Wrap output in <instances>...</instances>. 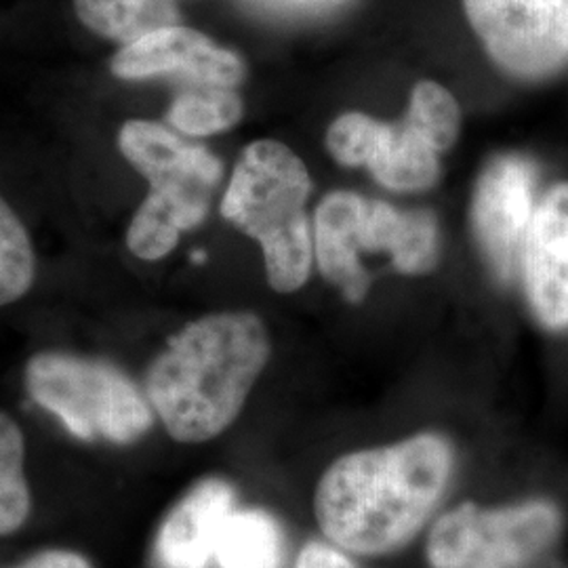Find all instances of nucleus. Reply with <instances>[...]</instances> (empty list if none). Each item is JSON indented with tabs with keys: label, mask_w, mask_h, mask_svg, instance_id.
Returning a JSON list of instances; mask_svg holds the SVG:
<instances>
[{
	"label": "nucleus",
	"mask_w": 568,
	"mask_h": 568,
	"mask_svg": "<svg viewBox=\"0 0 568 568\" xmlns=\"http://www.w3.org/2000/svg\"><path fill=\"white\" fill-rule=\"evenodd\" d=\"M453 466V447L438 434L347 453L316 485V523L344 551L366 558L394 554L426 527L447 493Z\"/></svg>",
	"instance_id": "1"
},
{
	"label": "nucleus",
	"mask_w": 568,
	"mask_h": 568,
	"mask_svg": "<svg viewBox=\"0 0 568 568\" xmlns=\"http://www.w3.org/2000/svg\"><path fill=\"white\" fill-rule=\"evenodd\" d=\"M270 354V333L257 314H206L152 361L145 398L173 440L203 445L239 419Z\"/></svg>",
	"instance_id": "2"
},
{
	"label": "nucleus",
	"mask_w": 568,
	"mask_h": 568,
	"mask_svg": "<svg viewBox=\"0 0 568 568\" xmlns=\"http://www.w3.org/2000/svg\"><path fill=\"white\" fill-rule=\"evenodd\" d=\"M310 192L304 161L283 142L257 140L244 148L222 199L225 220L262 244L267 283L276 293L300 291L312 272Z\"/></svg>",
	"instance_id": "3"
},
{
	"label": "nucleus",
	"mask_w": 568,
	"mask_h": 568,
	"mask_svg": "<svg viewBox=\"0 0 568 568\" xmlns=\"http://www.w3.org/2000/svg\"><path fill=\"white\" fill-rule=\"evenodd\" d=\"M126 163L150 182V194L126 230L129 251L143 262L166 257L183 232L203 224L224 164L161 122L129 121L119 133Z\"/></svg>",
	"instance_id": "4"
},
{
	"label": "nucleus",
	"mask_w": 568,
	"mask_h": 568,
	"mask_svg": "<svg viewBox=\"0 0 568 568\" xmlns=\"http://www.w3.org/2000/svg\"><path fill=\"white\" fill-rule=\"evenodd\" d=\"M312 243L321 274L349 304H361L371 286L361 253H389L398 272L427 274L438 260V225L429 211L333 192L316 209Z\"/></svg>",
	"instance_id": "5"
},
{
	"label": "nucleus",
	"mask_w": 568,
	"mask_h": 568,
	"mask_svg": "<svg viewBox=\"0 0 568 568\" xmlns=\"http://www.w3.org/2000/svg\"><path fill=\"white\" fill-rule=\"evenodd\" d=\"M462 110L443 84L422 81L400 122L347 112L326 131L328 154L344 166H366L389 190L413 192L438 182V156L459 138Z\"/></svg>",
	"instance_id": "6"
},
{
	"label": "nucleus",
	"mask_w": 568,
	"mask_h": 568,
	"mask_svg": "<svg viewBox=\"0 0 568 568\" xmlns=\"http://www.w3.org/2000/svg\"><path fill=\"white\" fill-rule=\"evenodd\" d=\"M23 377L30 398L84 443L126 447L154 426L145 394L105 361L41 352L28 361Z\"/></svg>",
	"instance_id": "7"
},
{
	"label": "nucleus",
	"mask_w": 568,
	"mask_h": 568,
	"mask_svg": "<svg viewBox=\"0 0 568 568\" xmlns=\"http://www.w3.org/2000/svg\"><path fill=\"white\" fill-rule=\"evenodd\" d=\"M562 528L560 509L537 499L506 508L464 504L440 516L427 535L432 568H528Z\"/></svg>",
	"instance_id": "8"
},
{
	"label": "nucleus",
	"mask_w": 568,
	"mask_h": 568,
	"mask_svg": "<svg viewBox=\"0 0 568 568\" xmlns=\"http://www.w3.org/2000/svg\"><path fill=\"white\" fill-rule=\"evenodd\" d=\"M490 58L520 79H544L568 60V0H464Z\"/></svg>",
	"instance_id": "9"
},
{
	"label": "nucleus",
	"mask_w": 568,
	"mask_h": 568,
	"mask_svg": "<svg viewBox=\"0 0 568 568\" xmlns=\"http://www.w3.org/2000/svg\"><path fill=\"white\" fill-rule=\"evenodd\" d=\"M535 201L537 166L518 154L493 159L476 183L471 201L474 234L490 270L504 283H511L523 270Z\"/></svg>",
	"instance_id": "10"
},
{
	"label": "nucleus",
	"mask_w": 568,
	"mask_h": 568,
	"mask_svg": "<svg viewBox=\"0 0 568 568\" xmlns=\"http://www.w3.org/2000/svg\"><path fill=\"white\" fill-rule=\"evenodd\" d=\"M122 81L171 77L183 84H213L236 89L246 79L244 61L187 26H169L143 39L122 44L110 61Z\"/></svg>",
	"instance_id": "11"
},
{
	"label": "nucleus",
	"mask_w": 568,
	"mask_h": 568,
	"mask_svg": "<svg viewBox=\"0 0 568 568\" xmlns=\"http://www.w3.org/2000/svg\"><path fill=\"white\" fill-rule=\"evenodd\" d=\"M520 272L537 321L551 331L568 328V183L537 204Z\"/></svg>",
	"instance_id": "12"
},
{
	"label": "nucleus",
	"mask_w": 568,
	"mask_h": 568,
	"mask_svg": "<svg viewBox=\"0 0 568 568\" xmlns=\"http://www.w3.org/2000/svg\"><path fill=\"white\" fill-rule=\"evenodd\" d=\"M236 509L230 483L206 478L192 488L164 518L156 537L161 568H209L225 518Z\"/></svg>",
	"instance_id": "13"
},
{
	"label": "nucleus",
	"mask_w": 568,
	"mask_h": 568,
	"mask_svg": "<svg viewBox=\"0 0 568 568\" xmlns=\"http://www.w3.org/2000/svg\"><path fill=\"white\" fill-rule=\"evenodd\" d=\"M74 11L91 32L121 44L182 23L180 0H74Z\"/></svg>",
	"instance_id": "14"
},
{
	"label": "nucleus",
	"mask_w": 568,
	"mask_h": 568,
	"mask_svg": "<svg viewBox=\"0 0 568 568\" xmlns=\"http://www.w3.org/2000/svg\"><path fill=\"white\" fill-rule=\"evenodd\" d=\"M284 532L264 509H234L215 546L220 568H281Z\"/></svg>",
	"instance_id": "15"
},
{
	"label": "nucleus",
	"mask_w": 568,
	"mask_h": 568,
	"mask_svg": "<svg viewBox=\"0 0 568 568\" xmlns=\"http://www.w3.org/2000/svg\"><path fill=\"white\" fill-rule=\"evenodd\" d=\"M244 103L236 89L183 84L166 112L169 124L190 138L217 135L243 121Z\"/></svg>",
	"instance_id": "16"
},
{
	"label": "nucleus",
	"mask_w": 568,
	"mask_h": 568,
	"mask_svg": "<svg viewBox=\"0 0 568 568\" xmlns=\"http://www.w3.org/2000/svg\"><path fill=\"white\" fill-rule=\"evenodd\" d=\"M26 440L18 422L0 410V537L23 527L32 497L26 480Z\"/></svg>",
	"instance_id": "17"
},
{
	"label": "nucleus",
	"mask_w": 568,
	"mask_h": 568,
	"mask_svg": "<svg viewBox=\"0 0 568 568\" xmlns=\"http://www.w3.org/2000/svg\"><path fill=\"white\" fill-rule=\"evenodd\" d=\"M37 278V253L18 213L0 196V307L16 304Z\"/></svg>",
	"instance_id": "18"
},
{
	"label": "nucleus",
	"mask_w": 568,
	"mask_h": 568,
	"mask_svg": "<svg viewBox=\"0 0 568 568\" xmlns=\"http://www.w3.org/2000/svg\"><path fill=\"white\" fill-rule=\"evenodd\" d=\"M295 568H356V565L345 556L344 549L333 544L310 541L300 551Z\"/></svg>",
	"instance_id": "19"
},
{
	"label": "nucleus",
	"mask_w": 568,
	"mask_h": 568,
	"mask_svg": "<svg viewBox=\"0 0 568 568\" xmlns=\"http://www.w3.org/2000/svg\"><path fill=\"white\" fill-rule=\"evenodd\" d=\"M16 568H93L91 562L79 554V551H70V549H47L32 558H28L26 562H21Z\"/></svg>",
	"instance_id": "20"
}]
</instances>
